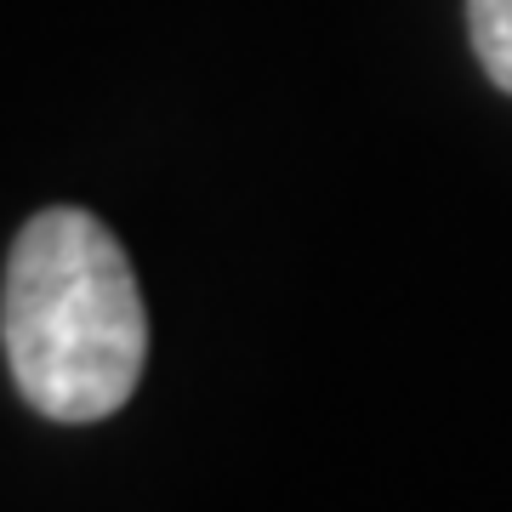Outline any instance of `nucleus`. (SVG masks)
<instances>
[{
  "label": "nucleus",
  "mask_w": 512,
  "mask_h": 512,
  "mask_svg": "<svg viewBox=\"0 0 512 512\" xmlns=\"http://www.w3.org/2000/svg\"><path fill=\"white\" fill-rule=\"evenodd\" d=\"M0 342L12 382L46 421L126 410L148 365V308L126 245L80 205L23 222L0 285Z\"/></svg>",
  "instance_id": "f257e3e1"
},
{
  "label": "nucleus",
  "mask_w": 512,
  "mask_h": 512,
  "mask_svg": "<svg viewBox=\"0 0 512 512\" xmlns=\"http://www.w3.org/2000/svg\"><path fill=\"white\" fill-rule=\"evenodd\" d=\"M473 52L501 92H512V0H467Z\"/></svg>",
  "instance_id": "f03ea898"
}]
</instances>
